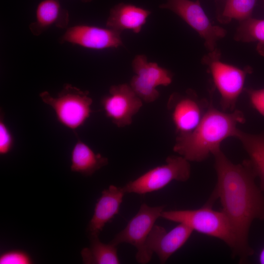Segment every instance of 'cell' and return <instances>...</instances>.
<instances>
[{"label": "cell", "instance_id": "1", "mask_svg": "<svg viewBox=\"0 0 264 264\" xmlns=\"http://www.w3.org/2000/svg\"><path fill=\"white\" fill-rule=\"evenodd\" d=\"M213 155L217 181L206 203L212 205L220 200L236 238L232 255L243 264L254 253L248 241L251 225L255 220L264 221V195L255 183L257 176L248 159L234 164L221 149Z\"/></svg>", "mask_w": 264, "mask_h": 264}, {"label": "cell", "instance_id": "2", "mask_svg": "<svg viewBox=\"0 0 264 264\" xmlns=\"http://www.w3.org/2000/svg\"><path fill=\"white\" fill-rule=\"evenodd\" d=\"M245 121L241 111L235 110L225 112L217 109L211 103L192 132L177 135L173 150L189 161L201 162L220 149L223 140L235 137L238 125Z\"/></svg>", "mask_w": 264, "mask_h": 264}, {"label": "cell", "instance_id": "3", "mask_svg": "<svg viewBox=\"0 0 264 264\" xmlns=\"http://www.w3.org/2000/svg\"><path fill=\"white\" fill-rule=\"evenodd\" d=\"M160 217L185 224L194 231L220 239L232 251L235 248L236 238L230 221L222 210H215L211 205L205 203L193 210L163 211Z\"/></svg>", "mask_w": 264, "mask_h": 264}, {"label": "cell", "instance_id": "4", "mask_svg": "<svg viewBox=\"0 0 264 264\" xmlns=\"http://www.w3.org/2000/svg\"><path fill=\"white\" fill-rule=\"evenodd\" d=\"M89 94L88 91L66 84L56 97L47 91L41 92L39 95L43 102L54 110L58 121L75 132L92 112V99Z\"/></svg>", "mask_w": 264, "mask_h": 264}, {"label": "cell", "instance_id": "5", "mask_svg": "<svg viewBox=\"0 0 264 264\" xmlns=\"http://www.w3.org/2000/svg\"><path fill=\"white\" fill-rule=\"evenodd\" d=\"M220 52L217 49L209 52L202 58L207 65L214 84L220 95V104L224 111L234 110L238 98L244 88L250 67L241 69L220 60Z\"/></svg>", "mask_w": 264, "mask_h": 264}, {"label": "cell", "instance_id": "6", "mask_svg": "<svg viewBox=\"0 0 264 264\" xmlns=\"http://www.w3.org/2000/svg\"><path fill=\"white\" fill-rule=\"evenodd\" d=\"M165 164L155 167L122 187L125 193L145 194L163 188L171 181H187L191 175L189 161L181 155H172Z\"/></svg>", "mask_w": 264, "mask_h": 264}, {"label": "cell", "instance_id": "7", "mask_svg": "<svg viewBox=\"0 0 264 264\" xmlns=\"http://www.w3.org/2000/svg\"><path fill=\"white\" fill-rule=\"evenodd\" d=\"M159 7L169 10L181 18L204 40L209 52L217 49V42L226 34L224 28L212 23L198 0H167Z\"/></svg>", "mask_w": 264, "mask_h": 264}, {"label": "cell", "instance_id": "8", "mask_svg": "<svg viewBox=\"0 0 264 264\" xmlns=\"http://www.w3.org/2000/svg\"><path fill=\"white\" fill-rule=\"evenodd\" d=\"M135 75L130 85L137 96L146 103H152L159 97L156 89L159 86H167L173 80V74L169 70L157 63L149 62L144 54L135 56L132 62Z\"/></svg>", "mask_w": 264, "mask_h": 264}, {"label": "cell", "instance_id": "9", "mask_svg": "<svg viewBox=\"0 0 264 264\" xmlns=\"http://www.w3.org/2000/svg\"><path fill=\"white\" fill-rule=\"evenodd\" d=\"M194 230L182 223L167 232L162 226L154 225L145 243L139 264L149 262L154 253L158 256L160 263L165 264L175 252L188 241Z\"/></svg>", "mask_w": 264, "mask_h": 264}, {"label": "cell", "instance_id": "10", "mask_svg": "<svg viewBox=\"0 0 264 264\" xmlns=\"http://www.w3.org/2000/svg\"><path fill=\"white\" fill-rule=\"evenodd\" d=\"M209 105L206 100L199 99L190 89L183 94L172 93L169 98L167 108L177 135L192 132L199 123Z\"/></svg>", "mask_w": 264, "mask_h": 264}, {"label": "cell", "instance_id": "11", "mask_svg": "<svg viewBox=\"0 0 264 264\" xmlns=\"http://www.w3.org/2000/svg\"><path fill=\"white\" fill-rule=\"evenodd\" d=\"M142 101L130 85L122 84L110 86L101 104L106 116L118 127L123 128L132 124Z\"/></svg>", "mask_w": 264, "mask_h": 264}, {"label": "cell", "instance_id": "12", "mask_svg": "<svg viewBox=\"0 0 264 264\" xmlns=\"http://www.w3.org/2000/svg\"><path fill=\"white\" fill-rule=\"evenodd\" d=\"M164 208V205L151 207L142 203L137 214L110 242L117 246L121 243L134 246L137 249L135 259L138 263L142 256L147 237Z\"/></svg>", "mask_w": 264, "mask_h": 264}, {"label": "cell", "instance_id": "13", "mask_svg": "<svg viewBox=\"0 0 264 264\" xmlns=\"http://www.w3.org/2000/svg\"><path fill=\"white\" fill-rule=\"evenodd\" d=\"M121 33L108 27L78 24L67 27L59 41L93 50L117 48L124 46Z\"/></svg>", "mask_w": 264, "mask_h": 264}, {"label": "cell", "instance_id": "14", "mask_svg": "<svg viewBox=\"0 0 264 264\" xmlns=\"http://www.w3.org/2000/svg\"><path fill=\"white\" fill-rule=\"evenodd\" d=\"M125 194L122 187L113 185L102 192L88 225L90 235L99 236L105 225L118 213Z\"/></svg>", "mask_w": 264, "mask_h": 264}, {"label": "cell", "instance_id": "15", "mask_svg": "<svg viewBox=\"0 0 264 264\" xmlns=\"http://www.w3.org/2000/svg\"><path fill=\"white\" fill-rule=\"evenodd\" d=\"M149 10L135 5L120 2L110 10L106 27L122 32L131 30L139 33L151 15Z\"/></svg>", "mask_w": 264, "mask_h": 264}, {"label": "cell", "instance_id": "16", "mask_svg": "<svg viewBox=\"0 0 264 264\" xmlns=\"http://www.w3.org/2000/svg\"><path fill=\"white\" fill-rule=\"evenodd\" d=\"M69 21L68 11L62 7L59 0H43L38 4L35 21L29 28L34 36H38L52 26L66 29Z\"/></svg>", "mask_w": 264, "mask_h": 264}, {"label": "cell", "instance_id": "17", "mask_svg": "<svg viewBox=\"0 0 264 264\" xmlns=\"http://www.w3.org/2000/svg\"><path fill=\"white\" fill-rule=\"evenodd\" d=\"M72 172L90 176L109 163L108 159L95 153L88 145L78 138L71 154Z\"/></svg>", "mask_w": 264, "mask_h": 264}, {"label": "cell", "instance_id": "18", "mask_svg": "<svg viewBox=\"0 0 264 264\" xmlns=\"http://www.w3.org/2000/svg\"><path fill=\"white\" fill-rule=\"evenodd\" d=\"M235 137L241 141L248 154L252 167L260 179V188L264 192V132L251 134L238 129Z\"/></svg>", "mask_w": 264, "mask_h": 264}, {"label": "cell", "instance_id": "19", "mask_svg": "<svg viewBox=\"0 0 264 264\" xmlns=\"http://www.w3.org/2000/svg\"><path fill=\"white\" fill-rule=\"evenodd\" d=\"M98 235H90V245L84 248L81 254L86 264H119L117 245L110 242L104 243Z\"/></svg>", "mask_w": 264, "mask_h": 264}, {"label": "cell", "instance_id": "20", "mask_svg": "<svg viewBox=\"0 0 264 264\" xmlns=\"http://www.w3.org/2000/svg\"><path fill=\"white\" fill-rule=\"evenodd\" d=\"M257 0H224L222 10L219 12L218 19L227 23L235 19L242 22L251 17Z\"/></svg>", "mask_w": 264, "mask_h": 264}, {"label": "cell", "instance_id": "21", "mask_svg": "<svg viewBox=\"0 0 264 264\" xmlns=\"http://www.w3.org/2000/svg\"><path fill=\"white\" fill-rule=\"evenodd\" d=\"M235 40L242 42H258V49L264 51V20L252 17L241 22L234 35Z\"/></svg>", "mask_w": 264, "mask_h": 264}, {"label": "cell", "instance_id": "22", "mask_svg": "<svg viewBox=\"0 0 264 264\" xmlns=\"http://www.w3.org/2000/svg\"><path fill=\"white\" fill-rule=\"evenodd\" d=\"M33 261L26 252L21 250H12L3 253L0 256V264H30Z\"/></svg>", "mask_w": 264, "mask_h": 264}, {"label": "cell", "instance_id": "23", "mask_svg": "<svg viewBox=\"0 0 264 264\" xmlns=\"http://www.w3.org/2000/svg\"><path fill=\"white\" fill-rule=\"evenodd\" d=\"M14 144L13 136L4 122L3 114L0 117V154L4 155L12 149Z\"/></svg>", "mask_w": 264, "mask_h": 264}, {"label": "cell", "instance_id": "24", "mask_svg": "<svg viewBox=\"0 0 264 264\" xmlns=\"http://www.w3.org/2000/svg\"><path fill=\"white\" fill-rule=\"evenodd\" d=\"M244 90L248 95L251 106L264 117V88L257 89L248 88Z\"/></svg>", "mask_w": 264, "mask_h": 264}, {"label": "cell", "instance_id": "25", "mask_svg": "<svg viewBox=\"0 0 264 264\" xmlns=\"http://www.w3.org/2000/svg\"><path fill=\"white\" fill-rule=\"evenodd\" d=\"M259 262L261 264H264V247L261 250L259 254Z\"/></svg>", "mask_w": 264, "mask_h": 264}, {"label": "cell", "instance_id": "26", "mask_svg": "<svg viewBox=\"0 0 264 264\" xmlns=\"http://www.w3.org/2000/svg\"><path fill=\"white\" fill-rule=\"evenodd\" d=\"M83 2H89L92 1L93 0H81Z\"/></svg>", "mask_w": 264, "mask_h": 264}, {"label": "cell", "instance_id": "27", "mask_svg": "<svg viewBox=\"0 0 264 264\" xmlns=\"http://www.w3.org/2000/svg\"><path fill=\"white\" fill-rule=\"evenodd\" d=\"M263 1H264V0H263Z\"/></svg>", "mask_w": 264, "mask_h": 264}]
</instances>
